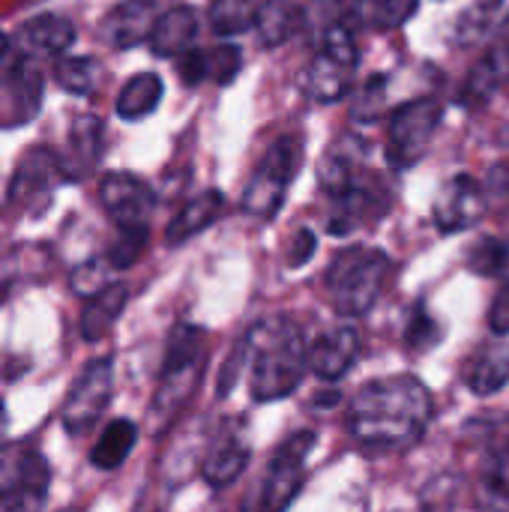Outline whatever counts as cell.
I'll return each instance as SVG.
<instances>
[{
  "label": "cell",
  "instance_id": "cell-1",
  "mask_svg": "<svg viewBox=\"0 0 509 512\" xmlns=\"http://www.w3.org/2000/svg\"><path fill=\"white\" fill-rule=\"evenodd\" d=\"M435 417L429 387L414 375L375 378L357 390L348 408V429L360 447L405 450L414 447Z\"/></svg>",
  "mask_w": 509,
  "mask_h": 512
},
{
  "label": "cell",
  "instance_id": "cell-2",
  "mask_svg": "<svg viewBox=\"0 0 509 512\" xmlns=\"http://www.w3.org/2000/svg\"><path fill=\"white\" fill-rule=\"evenodd\" d=\"M240 348L249 366V393L255 402H279L303 384L309 369V342L294 318L273 315L258 321L240 339Z\"/></svg>",
  "mask_w": 509,
  "mask_h": 512
},
{
  "label": "cell",
  "instance_id": "cell-3",
  "mask_svg": "<svg viewBox=\"0 0 509 512\" xmlns=\"http://www.w3.org/2000/svg\"><path fill=\"white\" fill-rule=\"evenodd\" d=\"M207 363V336L201 327L177 324L168 336L165 360L159 369V384L150 402V417L159 429L171 426L177 414L189 405L192 393L201 384V372Z\"/></svg>",
  "mask_w": 509,
  "mask_h": 512
},
{
  "label": "cell",
  "instance_id": "cell-4",
  "mask_svg": "<svg viewBox=\"0 0 509 512\" xmlns=\"http://www.w3.org/2000/svg\"><path fill=\"white\" fill-rule=\"evenodd\" d=\"M387 273H390V258L381 249H372V246L342 249L330 261L327 276H324L333 309L345 318L366 315L378 303Z\"/></svg>",
  "mask_w": 509,
  "mask_h": 512
},
{
  "label": "cell",
  "instance_id": "cell-5",
  "mask_svg": "<svg viewBox=\"0 0 509 512\" xmlns=\"http://www.w3.org/2000/svg\"><path fill=\"white\" fill-rule=\"evenodd\" d=\"M315 447V432L303 429L288 435L270 456L267 474L249 495L243 512H285L303 489V465Z\"/></svg>",
  "mask_w": 509,
  "mask_h": 512
},
{
  "label": "cell",
  "instance_id": "cell-6",
  "mask_svg": "<svg viewBox=\"0 0 509 512\" xmlns=\"http://www.w3.org/2000/svg\"><path fill=\"white\" fill-rule=\"evenodd\" d=\"M303 165V138L297 135H285L279 138L264 159L258 162V168L252 171L246 189H243V210L255 219H276V213L282 210L285 201V189L288 183L297 177Z\"/></svg>",
  "mask_w": 509,
  "mask_h": 512
},
{
  "label": "cell",
  "instance_id": "cell-7",
  "mask_svg": "<svg viewBox=\"0 0 509 512\" xmlns=\"http://www.w3.org/2000/svg\"><path fill=\"white\" fill-rule=\"evenodd\" d=\"M357 63H360V48L351 27L342 21L330 24L321 36V51L306 69V93L321 105L339 102L351 90Z\"/></svg>",
  "mask_w": 509,
  "mask_h": 512
},
{
  "label": "cell",
  "instance_id": "cell-8",
  "mask_svg": "<svg viewBox=\"0 0 509 512\" xmlns=\"http://www.w3.org/2000/svg\"><path fill=\"white\" fill-rule=\"evenodd\" d=\"M51 471L30 444L0 447V512H42L48 501Z\"/></svg>",
  "mask_w": 509,
  "mask_h": 512
},
{
  "label": "cell",
  "instance_id": "cell-9",
  "mask_svg": "<svg viewBox=\"0 0 509 512\" xmlns=\"http://www.w3.org/2000/svg\"><path fill=\"white\" fill-rule=\"evenodd\" d=\"M441 126V102L435 96H420L402 102L387 120V159L402 171L417 165Z\"/></svg>",
  "mask_w": 509,
  "mask_h": 512
},
{
  "label": "cell",
  "instance_id": "cell-10",
  "mask_svg": "<svg viewBox=\"0 0 509 512\" xmlns=\"http://www.w3.org/2000/svg\"><path fill=\"white\" fill-rule=\"evenodd\" d=\"M111 393H114V360L111 357H96L90 360L78 378L72 381L63 405H60V423L69 435H87L99 417L105 414V408L111 405Z\"/></svg>",
  "mask_w": 509,
  "mask_h": 512
},
{
  "label": "cell",
  "instance_id": "cell-11",
  "mask_svg": "<svg viewBox=\"0 0 509 512\" xmlns=\"http://www.w3.org/2000/svg\"><path fill=\"white\" fill-rule=\"evenodd\" d=\"M60 180H66L60 153H54L51 147H42V144L30 147L18 159L15 174L9 180V201L30 213H39L51 204V192Z\"/></svg>",
  "mask_w": 509,
  "mask_h": 512
},
{
  "label": "cell",
  "instance_id": "cell-12",
  "mask_svg": "<svg viewBox=\"0 0 509 512\" xmlns=\"http://www.w3.org/2000/svg\"><path fill=\"white\" fill-rule=\"evenodd\" d=\"M483 216H486L483 186L468 174H459V177L447 180L441 186L438 198H435V207H432V219L444 234L471 231L474 225H480Z\"/></svg>",
  "mask_w": 509,
  "mask_h": 512
},
{
  "label": "cell",
  "instance_id": "cell-13",
  "mask_svg": "<svg viewBox=\"0 0 509 512\" xmlns=\"http://www.w3.org/2000/svg\"><path fill=\"white\" fill-rule=\"evenodd\" d=\"M99 201H102L105 213L117 222V228H141V225H147V219H150V213L156 207L153 189L144 180H138L135 174H123V171H114V174L102 177Z\"/></svg>",
  "mask_w": 509,
  "mask_h": 512
},
{
  "label": "cell",
  "instance_id": "cell-14",
  "mask_svg": "<svg viewBox=\"0 0 509 512\" xmlns=\"http://www.w3.org/2000/svg\"><path fill=\"white\" fill-rule=\"evenodd\" d=\"M156 0H123L117 3L99 24V39L111 48H135L150 42V33L159 21Z\"/></svg>",
  "mask_w": 509,
  "mask_h": 512
},
{
  "label": "cell",
  "instance_id": "cell-15",
  "mask_svg": "<svg viewBox=\"0 0 509 512\" xmlns=\"http://www.w3.org/2000/svg\"><path fill=\"white\" fill-rule=\"evenodd\" d=\"M390 210V195L378 183H360L354 180L342 195H336V207L330 213V231L333 234H351L375 219H381Z\"/></svg>",
  "mask_w": 509,
  "mask_h": 512
},
{
  "label": "cell",
  "instance_id": "cell-16",
  "mask_svg": "<svg viewBox=\"0 0 509 512\" xmlns=\"http://www.w3.org/2000/svg\"><path fill=\"white\" fill-rule=\"evenodd\" d=\"M360 357V336L354 327H333L309 345V369L324 381H339Z\"/></svg>",
  "mask_w": 509,
  "mask_h": 512
},
{
  "label": "cell",
  "instance_id": "cell-17",
  "mask_svg": "<svg viewBox=\"0 0 509 512\" xmlns=\"http://www.w3.org/2000/svg\"><path fill=\"white\" fill-rule=\"evenodd\" d=\"M72 42H75L72 21L63 18V15H54V12H42V15L24 21L18 36H15L18 54L30 57V60H36V57H57L66 48H72Z\"/></svg>",
  "mask_w": 509,
  "mask_h": 512
},
{
  "label": "cell",
  "instance_id": "cell-18",
  "mask_svg": "<svg viewBox=\"0 0 509 512\" xmlns=\"http://www.w3.org/2000/svg\"><path fill=\"white\" fill-rule=\"evenodd\" d=\"M246 465H249L246 435L237 426H225L219 432V438L210 444V450L204 456V465H201V474H204V480L213 489H225L234 480H240V474L246 471Z\"/></svg>",
  "mask_w": 509,
  "mask_h": 512
},
{
  "label": "cell",
  "instance_id": "cell-19",
  "mask_svg": "<svg viewBox=\"0 0 509 512\" xmlns=\"http://www.w3.org/2000/svg\"><path fill=\"white\" fill-rule=\"evenodd\" d=\"M474 504L480 512H509V432L483 456Z\"/></svg>",
  "mask_w": 509,
  "mask_h": 512
},
{
  "label": "cell",
  "instance_id": "cell-20",
  "mask_svg": "<svg viewBox=\"0 0 509 512\" xmlns=\"http://www.w3.org/2000/svg\"><path fill=\"white\" fill-rule=\"evenodd\" d=\"M465 387L474 396H495L509 384V342L492 339L483 342L465 363Z\"/></svg>",
  "mask_w": 509,
  "mask_h": 512
},
{
  "label": "cell",
  "instance_id": "cell-21",
  "mask_svg": "<svg viewBox=\"0 0 509 512\" xmlns=\"http://www.w3.org/2000/svg\"><path fill=\"white\" fill-rule=\"evenodd\" d=\"M99 156H102V120L93 114L75 117L69 138H66V150L60 153L63 177L78 180V177L90 174L93 165L99 162Z\"/></svg>",
  "mask_w": 509,
  "mask_h": 512
},
{
  "label": "cell",
  "instance_id": "cell-22",
  "mask_svg": "<svg viewBox=\"0 0 509 512\" xmlns=\"http://www.w3.org/2000/svg\"><path fill=\"white\" fill-rule=\"evenodd\" d=\"M369 153V141L360 135H342L333 141V147L324 153L321 165H318V183L324 186V192H330L333 198L342 195L357 177L354 168L363 162V156Z\"/></svg>",
  "mask_w": 509,
  "mask_h": 512
},
{
  "label": "cell",
  "instance_id": "cell-23",
  "mask_svg": "<svg viewBox=\"0 0 509 512\" xmlns=\"http://www.w3.org/2000/svg\"><path fill=\"white\" fill-rule=\"evenodd\" d=\"M509 81V42L501 39L495 42L483 60L474 63L468 81H465V90H462V102L468 108H477V105H486L504 84Z\"/></svg>",
  "mask_w": 509,
  "mask_h": 512
},
{
  "label": "cell",
  "instance_id": "cell-24",
  "mask_svg": "<svg viewBox=\"0 0 509 512\" xmlns=\"http://www.w3.org/2000/svg\"><path fill=\"white\" fill-rule=\"evenodd\" d=\"M222 207H225V198H222L219 189H207V192L195 195V198L186 201V204L177 210V216L168 222V228H165V243H168V246H183V243H189L195 234L207 231V228L222 216Z\"/></svg>",
  "mask_w": 509,
  "mask_h": 512
},
{
  "label": "cell",
  "instance_id": "cell-25",
  "mask_svg": "<svg viewBox=\"0 0 509 512\" xmlns=\"http://www.w3.org/2000/svg\"><path fill=\"white\" fill-rule=\"evenodd\" d=\"M198 39V15L189 6H174L159 15L150 33V51L156 57H183Z\"/></svg>",
  "mask_w": 509,
  "mask_h": 512
},
{
  "label": "cell",
  "instance_id": "cell-26",
  "mask_svg": "<svg viewBox=\"0 0 509 512\" xmlns=\"http://www.w3.org/2000/svg\"><path fill=\"white\" fill-rule=\"evenodd\" d=\"M129 300V288L120 282L105 285L102 291H96L93 297H87L84 312H81V336L84 342H99L111 333V327L117 324V318L123 315Z\"/></svg>",
  "mask_w": 509,
  "mask_h": 512
},
{
  "label": "cell",
  "instance_id": "cell-27",
  "mask_svg": "<svg viewBox=\"0 0 509 512\" xmlns=\"http://www.w3.org/2000/svg\"><path fill=\"white\" fill-rule=\"evenodd\" d=\"M3 93L12 105V123H27L42 105V72H36L30 57H18L3 81Z\"/></svg>",
  "mask_w": 509,
  "mask_h": 512
},
{
  "label": "cell",
  "instance_id": "cell-28",
  "mask_svg": "<svg viewBox=\"0 0 509 512\" xmlns=\"http://www.w3.org/2000/svg\"><path fill=\"white\" fill-rule=\"evenodd\" d=\"M306 24V9L294 6L291 0H264L255 15V36L264 48H279Z\"/></svg>",
  "mask_w": 509,
  "mask_h": 512
},
{
  "label": "cell",
  "instance_id": "cell-29",
  "mask_svg": "<svg viewBox=\"0 0 509 512\" xmlns=\"http://www.w3.org/2000/svg\"><path fill=\"white\" fill-rule=\"evenodd\" d=\"M162 90H165V84H162V78L156 72L132 75L123 84L120 96H117V117L132 123V120H141V117L153 114L159 108V102H162Z\"/></svg>",
  "mask_w": 509,
  "mask_h": 512
},
{
  "label": "cell",
  "instance_id": "cell-30",
  "mask_svg": "<svg viewBox=\"0 0 509 512\" xmlns=\"http://www.w3.org/2000/svg\"><path fill=\"white\" fill-rule=\"evenodd\" d=\"M135 441H138V426L132 420H111L102 429L99 441L93 444V450H90V465L96 471H114V468H120L129 459Z\"/></svg>",
  "mask_w": 509,
  "mask_h": 512
},
{
  "label": "cell",
  "instance_id": "cell-31",
  "mask_svg": "<svg viewBox=\"0 0 509 512\" xmlns=\"http://www.w3.org/2000/svg\"><path fill=\"white\" fill-rule=\"evenodd\" d=\"M417 12V0H351V15L363 27L387 30L405 24Z\"/></svg>",
  "mask_w": 509,
  "mask_h": 512
},
{
  "label": "cell",
  "instance_id": "cell-32",
  "mask_svg": "<svg viewBox=\"0 0 509 512\" xmlns=\"http://www.w3.org/2000/svg\"><path fill=\"white\" fill-rule=\"evenodd\" d=\"M258 6L261 0H213L207 9V18L219 36H237L255 27Z\"/></svg>",
  "mask_w": 509,
  "mask_h": 512
},
{
  "label": "cell",
  "instance_id": "cell-33",
  "mask_svg": "<svg viewBox=\"0 0 509 512\" xmlns=\"http://www.w3.org/2000/svg\"><path fill=\"white\" fill-rule=\"evenodd\" d=\"M54 78L63 90L75 96H90L99 87L102 69L93 57H63L54 66Z\"/></svg>",
  "mask_w": 509,
  "mask_h": 512
},
{
  "label": "cell",
  "instance_id": "cell-34",
  "mask_svg": "<svg viewBox=\"0 0 509 512\" xmlns=\"http://www.w3.org/2000/svg\"><path fill=\"white\" fill-rule=\"evenodd\" d=\"M465 261H468V270L477 276H486V279L501 276L509 264V246L498 237H483L468 249Z\"/></svg>",
  "mask_w": 509,
  "mask_h": 512
},
{
  "label": "cell",
  "instance_id": "cell-35",
  "mask_svg": "<svg viewBox=\"0 0 509 512\" xmlns=\"http://www.w3.org/2000/svg\"><path fill=\"white\" fill-rule=\"evenodd\" d=\"M501 9V0H480L474 3L459 21H456V36L462 45H477L483 42V36H489L492 24H495V15Z\"/></svg>",
  "mask_w": 509,
  "mask_h": 512
},
{
  "label": "cell",
  "instance_id": "cell-36",
  "mask_svg": "<svg viewBox=\"0 0 509 512\" xmlns=\"http://www.w3.org/2000/svg\"><path fill=\"white\" fill-rule=\"evenodd\" d=\"M147 240H150L147 225H141V228H120L117 240H114L111 249L105 252V261L111 264V270H129V267L144 255Z\"/></svg>",
  "mask_w": 509,
  "mask_h": 512
},
{
  "label": "cell",
  "instance_id": "cell-37",
  "mask_svg": "<svg viewBox=\"0 0 509 512\" xmlns=\"http://www.w3.org/2000/svg\"><path fill=\"white\" fill-rule=\"evenodd\" d=\"M204 57H207V78H213L216 84H231L243 69V51L231 42L207 48Z\"/></svg>",
  "mask_w": 509,
  "mask_h": 512
},
{
  "label": "cell",
  "instance_id": "cell-38",
  "mask_svg": "<svg viewBox=\"0 0 509 512\" xmlns=\"http://www.w3.org/2000/svg\"><path fill=\"white\" fill-rule=\"evenodd\" d=\"M441 342V327H438V321L420 306L414 315H411V321H408V330H405V345H408V351H414V354H423V351H429V348H435Z\"/></svg>",
  "mask_w": 509,
  "mask_h": 512
},
{
  "label": "cell",
  "instance_id": "cell-39",
  "mask_svg": "<svg viewBox=\"0 0 509 512\" xmlns=\"http://www.w3.org/2000/svg\"><path fill=\"white\" fill-rule=\"evenodd\" d=\"M105 270H111L108 261H90V264L78 267L75 276H72V288L81 297H93L96 291H102L105 285H111V282H105Z\"/></svg>",
  "mask_w": 509,
  "mask_h": 512
},
{
  "label": "cell",
  "instance_id": "cell-40",
  "mask_svg": "<svg viewBox=\"0 0 509 512\" xmlns=\"http://www.w3.org/2000/svg\"><path fill=\"white\" fill-rule=\"evenodd\" d=\"M315 252H318V237H315V231L297 228L294 237H291V246H288V267L297 270V267L309 264V258H312Z\"/></svg>",
  "mask_w": 509,
  "mask_h": 512
},
{
  "label": "cell",
  "instance_id": "cell-41",
  "mask_svg": "<svg viewBox=\"0 0 509 512\" xmlns=\"http://www.w3.org/2000/svg\"><path fill=\"white\" fill-rule=\"evenodd\" d=\"M177 72H180L183 84H189V87L201 84L207 78V57H204V51L192 48L183 57H177Z\"/></svg>",
  "mask_w": 509,
  "mask_h": 512
},
{
  "label": "cell",
  "instance_id": "cell-42",
  "mask_svg": "<svg viewBox=\"0 0 509 512\" xmlns=\"http://www.w3.org/2000/svg\"><path fill=\"white\" fill-rule=\"evenodd\" d=\"M489 327H492L495 336H509V279L504 282V288L495 294V300H492Z\"/></svg>",
  "mask_w": 509,
  "mask_h": 512
},
{
  "label": "cell",
  "instance_id": "cell-43",
  "mask_svg": "<svg viewBox=\"0 0 509 512\" xmlns=\"http://www.w3.org/2000/svg\"><path fill=\"white\" fill-rule=\"evenodd\" d=\"M9 54V36L6 33H0V63H3V57Z\"/></svg>",
  "mask_w": 509,
  "mask_h": 512
},
{
  "label": "cell",
  "instance_id": "cell-44",
  "mask_svg": "<svg viewBox=\"0 0 509 512\" xmlns=\"http://www.w3.org/2000/svg\"><path fill=\"white\" fill-rule=\"evenodd\" d=\"M3 429H6V414H3V405H0V438H3Z\"/></svg>",
  "mask_w": 509,
  "mask_h": 512
},
{
  "label": "cell",
  "instance_id": "cell-45",
  "mask_svg": "<svg viewBox=\"0 0 509 512\" xmlns=\"http://www.w3.org/2000/svg\"><path fill=\"white\" fill-rule=\"evenodd\" d=\"M63 512H78V510H63Z\"/></svg>",
  "mask_w": 509,
  "mask_h": 512
}]
</instances>
